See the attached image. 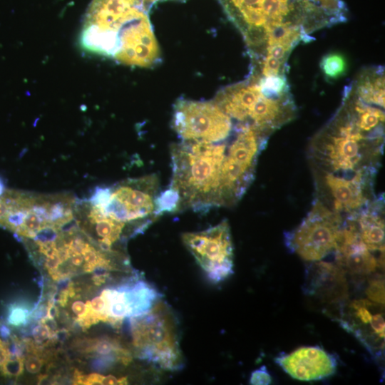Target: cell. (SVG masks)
<instances>
[{
	"instance_id": "1",
	"label": "cell",
	"mask_w": 385,
	"mask_h": 385,
	"mask_svg": "<svg viewBox=\"0 0 385 385\" xmlns=\"http://www.w3.org/2000/svg\"><path fill=\"white\" fill-rule=\"evenodd\" d=\"M384 149V120L363 106L349 86L335 114L308 146L314 200L343 217L360 211L376 197Z\"/></svg>"
},
{
	"instance_id": "2",
	"label": "cell",
	"mask_w": 385,
	"mask_h": 385,
	"mask_svg": "<svg viewBox=\"0 0 385 385\" xmlns=\"http://www.w3.org/2000/svg\"><path fill=\"white\" fill-rule=\"evenodd\" d=\"M270 137L239 122L225 140H181L173 145L169 188L178 197V211L204 212L236 205L255 179L259 157Z\"/></svg>"
},
{
	"instance_id": "3",
	"label": "cell",
	"mask_w": 385,
	"mask_h": 385,
	"mask_svg": "<svg viewBox=\"0 0 385 385\" xmlns=\"http://www.w3.org/2000/svg\"><path fill=\"white\" fill-rule=\"evenodd\" d=\"M132 318L136 356L165 371L180 369L183 357L177 322L168 305L160 299L147 312Z\"/></svg>"
},
{
	"instance_id": "4",
	"label": "cell",
	"mask_w": 385,
	"mask_h": 385,
	"mask_svg": "<svg viewBox=\"0 0 385 385\" xmlns=\"http://www.w3.org/2000/svg\"><path fill=\"white\" fill-rule=\"evenodd\" d=\"M344 218L314 200L312 208L302 222L284 232L285 245L304 261H322L334 252Z\"/></svg>"
},
{
	"instance_id": "5",
	"label": "cell",
	"mask_w": 385,
	"mask_h": 385,
	"mask_svg": "<svg viewBox=\"0 0 385 385\" xmlns=\"http://www.w3.org/2000/svg\"><path fill=\"white\" fill-rule=\"evenodd\" d=\"M239 120L214 101H177L172 125L182 141L217 142L229 138Z\"/></svg>"
},
{
	"instance_id": "6",
	"label": "cell",
	"mask_w": 385,
	"mask_h": 385,
	"mask_svg": "<svg viewBox=\"0 0 385 385\" xmlns=\"http://www.w3.org/2000/svg\"><path fill=\"white\" fill-rule=\"evenodd\" d=\"M182 241L213 283L233 274L234 247L227 220L202 231L183 233Z\"/></svg>"
},
{
	"instance_id": "7",
	"label": "cell",
	"mask_w": 385,
	"mask_h": 385,
	"mask_svg": "<svg viewBox=\"0 0 385 385\" xmlns=\"http://www.w3.org/2000/svg\"><path fill=\"white\" fill-rule=\"evenodd\" d=\"M381 304L360 299L352 301L338 320L375 357L384 351L385 320Z\"/></svg>"
},
{
	"instance_id": "8",
	"label": "cell",
	"mask_w": 385,
	"mask_h": 385,
	"mask_svg": "<svg viewBox=\"0 0 385 385\" xmlns=\"http://www.w3.org/2000/svg\"><path fill=\"white\" fill-rule=\"evenodd\" d=\"M160 56L159 46L148 17L143 11L120 30L113 58L125 65L149 67L156 63Z\"/></svg>"
},
{
	"instance_id": "9",
	"label": "cell",
	"mask_w": 385,
	"mask_h": 385,
	"mask_svg": "<svg viewBox=\"0 0 385 385\" xmlns=\"http://www.w3.org/2000/svg\"><path fill=\"white\" fill-rule=\"evenodd\" d=\"M274 362L292 378L302 381H319L335 374L338 359L319 346L299 347L290 353L281 352Z\"/></svg>"
},
{
	"instance_id": "10",
	"label": "cell",
	"mask_w": 385,
	"mask_h": 385,
	"mask_svg": "<svg viewBox=\"0 0 385 385\" xmlns=\"http://www.w3.org/2000/svg\"><path fill=\"white\" fill-rule=\"evenodd\" d=\"M333 253L336 265L352 274H371L382 262V258H376L363 242L351 217L344 220Z\"/></svg>"
},
{
	"instance_id": "11",
	"label": "cell",
	"mask_w": 385,
	"mask_h": 385,
	"mask_svg": "<svg viewBox=\"0 0 385 385\" xmlns=\"http://www.w3.org/2000/svg\"><path fill=\"white\" fill-rule=\"evenodd\" d=\"M351 217L365 245L373 252L384 253V195L376 197Z\"/></svg>"
},
{
	"instance_id": "12",
	"label": "cell",
	"mask_w": 385,
	"mask_h": 385,
	"mask_svg": "<svg viewBox=\"0 0 385 385\" xmlns=\"http://www.w3.org/2000/svg\"><path fill=\"white\" fill-rule=\"evenodd\" d=\"M307 268L304 285L307 294L332 299L336 294L342 299L335 289L346 294L344 272L339 266L322 260L310 262Z\"/></svg>"
},
{
	"instance_id": "13",
	"label": "cell",
	"mask_w": 385,
	"mask_h": 385,
	"mask_svg": "<svg viewBox=\"0 0 385 385\" xmlns=\"http://www.w3.org/2000/svg\"><path fill=\"white\" fill-rule=\"evenodd\" d=\"M24 370V357L19 339L0 324V379L16 381Z\"/></svg>"
},
{
	"instance_id": "14",
	"label": "cell",
	"mask_w": 385,
	"mask_h": 385,
	"mask_svg": "<svg viewBox=\"0 0 385 385\" xmlns=\"http://www.w3.org/2000/svg\"><path fill=\"white\" fill-rule=\"evenodd\" d=\"M351 86L364 102L384 107V71L381 66L361 71Z\"/></svg>"
},
{
	"instance_id": "15",
	"label": "cell",
	"mask_w": 385,
	"mask_h": 385,
	"mask_svg": "<svg viewBox=\"0 0 385 385\" xmlns=\"http://www.w3.org/2000/svg\"><path fill=\"white\" fill-rule=\"evenodd\" d=\"M84 349L90 354L106 357L125 365L132 359L131 352L128 349L116 339L109 337L90 339Z\"/></svg>"
},
{
	"instance_id": "16",
	"label": "cell",
	"mask_w": 385,
	"mask_h": 385,
	"mask_svg": "<svg viewBox=\"0 0 385 385\" xmlns=\"http://www.w3.org/2000/svg\"><path fill=\"white\" fill-rule=\"evenodd\" d=\"M320 68L327 78L334 80L344 74L347 68V63L342 54L331 53L322 58Z\"/></svg>"
},
{
	"instance_id": "17",
	"label": "cell",
	"mask_w": 385,
	"mask_h": 385,
	"mask_svg": "<svg viewBox=\"0 0 385 385\" xmlns=\"http://www.w3.org/2000/svg\"><path fill=\"white\" fill-rule=\"evenodd\" d=\"M74 384H127L125 377L116 378L113 375L103 376L97 373H92L87 376L77 375Z\"/></svg>"
},
{
	"instance_id": "18",
	"label": "cell",
	"mask_w": 385,
	"mask_h": 385,
	"mask_svg": "<svg viewBox=\"0 0 385 385\" xmlns=\"http://www.w3.org/2000/svg\"><path fill=\"white\" fill-rule=\"evenodd\" d=\"M366 294L371 301L384 304V280L382 278L371 279L366 289Z\"/></svg>"
},
{
	"instance_id": "19",
	"label": "cell",
	"mask_w": 385,
	"mask_h": 385,
	"mask_svg": "<svg viewBox=\"0 0 385 385\" xmlns=\"http://www.w3.org/2000/svg\"><path fill=\"white\" fill-rule=\"evenodd\" d=\"M43 365V359L39 354L33 352L27 354L24 357V369L27 372L35 374L38 373Z\"/></svg>"
},
{
	"instance_id": "20",
	"label": "cell",
	"mask_w": 385,
	"mask_h": 385,
	"mask_svg": "<svg viewBox=\"0 0 385 385\" xmlns=\"http://www.w3.org/2000/svg\"><path fill=\"white\" fill-rule=\"evenodd\" d=\"M272 382V376L265 365L252 371L250 379V383L255 385H268Z\"/></svg>"
},
{
	"instance_id": "21",
	"label": "cell",
	"mask_w": 385,
	"mask_h": 385,
	"mask_svg": "<svg viewBox=\"0 0 385 385\" xmlns=\"http://www.w3.org/2000/svg\"><path fill=\"white\" fill-rule=\"evenodd\" d=\"M32 336L36 342L41 344L51 337L53 332L47 324L41 322L34 327L32 331Z\"/></svg>"
},
{
	"instance_id": "22",
	"label": "cell",
	"mask_w": 385,
	"mask_h": 385,
	"mask_svg": "<svg viewBox=\"0 0 385 385\" xmlns=\"http://www.w3.org/2000/svg\"><path fill=\"white\" fill-rule=\"evenodd\" d=\"M26 309L19 307H13L9 313L8 320L10 324L18 326L23 323L26 317Z\"/></svg>"
},
{
	"instance_id": "23",
	"label": "cell",
	"mask_w": 385,
	"mask_h": 385,
	"mask_svg": "<svg viewBox=\"0 0 385 385\" xmlns=\"http://www.w3.org/2000/svg\"><path fill=\"white\" fill-rule=\"evenodd\" d=\"M5 187H4V182L2 181V180L0 178V196L4 193V192L5 191Z\"/></svg>"
}]
</instances>
